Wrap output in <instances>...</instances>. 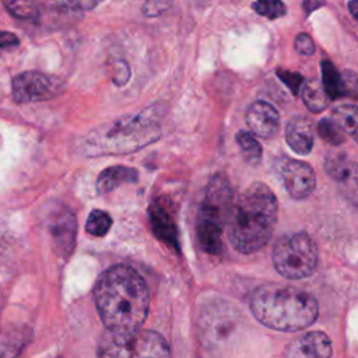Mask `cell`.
<instances>
[{
  "instance_id": "cell-1",
  "label": "cell",
  "mask_w": 358,
  "mask_h": 358,
  "mask_svg": "<svg viewBox=\"0 0 358 358\" xmlns=\"http://www.w3.org/2000/svg\"><path fill=\"white\" fill-rule=\"evenodd\" d=\"M94 301L106 330L126 333L140 329L144 323L150 308V292L134 268L119 264L98 277Z\"/></svg>"
},
{
  "instance_id": "cell-2",
  "label": "cell",
  "mask_w": 358,
  "mask_h": 358,
  "mask_svg": "<svg viewBox=\"0 0 358 358\" xmlns=\"http://www.w3.org/2000/svg\"><path fill=\"white\" fill-rule=\"evenodd\" d=\"M278 217V203L273 190L255 182L234 201L228 220V239L243 255L262 249L273 235Z\"/></svg>"
},
{
  "instance_id": "cell-3",
  "label": "cell",
  "mask_w": 358,
  "mask_h": 358,
  "mask_svg": "<svg viewBox=\"0 0 358 358\" xmlns=\"http://www.w3.org/2000/svg\"><path fill=\"white\" fill-rule=\"evenodd\" d=\"M249 308L263 326L289 333L309 327L319 313V305L310 294L275 282L259 285L250 295Z\"/></svg>"
},
{
  "instance_id": "cell-4",
  "label": "cell",
  "mask_w": 358,
  "mask_h": 358,
  "mask_svg": "<svg viewBox=\"0 0 358 358\" xmlns=\"http://www.w3.org/2000/svg\"><path fill=\"white\" fill-rule=\"evenodd\" d=\"M159 136V124L151 115L143 112L91 133L85 138V151L88 155L131 152L155 141Z\"/></svg>"
},
{
  "instance_id": "cell-5",
  "label": "cell",
  "mask_w": 358,
  "mask_h": 358,
  "mask_svg": "<svg viewBox=\"0 0 358 358\" xmlns=\"http://www.w3.org/2000/svg\"><path fill=\"white\" fill-rule=\"evenodd\" d=\"M234 206V192L228 179L218 173L206 187L197 217V238L204 252L218 255L222 249V228L228 224Z\"/></svg>"
},
{
  "instance_id": "cell-6",
  "label": "cell",
  "mask_w": 358,
  "mask_h": 358,
  "mask_svg": "<svg viewBox=\"0 0 358 358\" xmlns=\"http://www.w3.org/2000/svg\"><path fill=\"white\" fill-rule=\"evenodd\" d=\"M319 252L308 232L287 234L273 249V264L277 273L288 280H302L313 274Z\"/></svg>"
},
{
  "instance_id": "cell-7",
  "label": "cell",
  "mask_w": 358,
  "mask_h": 358,
  "mask_svg": "<svg viewBox=\"0 0 358 358\" xmlns=\"http://www.w3.org/2000/svg\"><path fill=\"white\" fill-rule=\"evenodd\" d=\"M99 357H169L166 340L152 330H133L126 333L106 331L98 345Z\"/></svg>"
},
{
  "instance_id": "cell-8",
  "label": "cell",
  "mask_w": 358,
  "mask_h": 358,
  "mask_svg": "<svg viewBox=\"0 0 358 358\" xmlns=\"http://www.w3.org/2000/svg\"><path fill=\"white\" fill-rule=\"evenodd\" d=\"M239 324V312L227 302H214L200 316L201 336L210 345L225 344Z\"/></svg>"
},
{
  "instance_id": "cell-9",
  "label": "cell",
  "mask_w": 358,
  "mask_h": 358,
  "mask_svg": "<svg viewBox=\"0 0 358 358\" xmlns=\"http://www.w3.org/2000/svg\"><path fill=\"white\" fill-rule=\"evenodd\" d=\"M62 91L63 83L60 78L41 71H24L13 80V95L18 103L48 101Z\"/></svg>"
},
{
  "instance_id": "cell-10",
  "label": "cell",
  "mask_w": 358,
  "mask_h": 358,
  "mask_svg": "<svg viewBox=\"0 0 358 358\" xmlns=\"http://www.w3.org/2000/svg\"><path fill=\"white\" fill-rule=\"evenodd\" d=\"M274 169L288 194L295 200L306 199L316 187L315 171L305 161L278 157L274 159Z\"/></svg>"
},
{
  "instance_id": "cell-11",
  "label": "cell",
  "mask_w": 358,
  "mask_h": 358,
  "mask_svg": "<svg viewBox=\"0 0 358 358\" xmlns=\"http://www.w3.org/2000/svg\"><path fill=\"white\" fill-rule=\"evenodd\" d=\"M250 131L262 138H273L280 129V115L277 109L266 101H255L245 115Z\"/></svg>"
},
{
  "instance_id": "cell-12",
  "label": "cell",
  "mask_w": 358,
  "mask_h": 358,
  "mask_svg": "<svg viewBox=\"0 0 358 358\" xmlns=\"http://www.w3.org/2000/svg\"><path fill=\"white\" fill-rule=\"evenodd\" d=\"M331 354V341L323 331L305 333L294 338L284 351V355L291 358H329Z\"/></svg>"
},
{
  "instance_id": "cell-13",
  "label": "cell",
  "mask_w": 358,
  "mask_h": 358,
  "mask_svg": "<svg viewBox=\"0 0 358 358\" xmlns=\"http://www.w3.org/2000/svg\"><path fill=\"white\" fill-rule=\"evenodd\" d=\"M327 173L341 185L347 197L358 206V164L343 157H330L324 162Z\"/></svg>"
},
{
  "instance_id": "cell-14",
  "label": "cell",
  "mask_w": 358,
  "mask_h": 358,
  "mask_svg": "<svg viewBox=\"0 0 358 358\" xmlns=\"http://www.w3.org/2000/svg\"><path fill=\"white\" fill-rule=\"evenodd\" d=\"M150 221L152 232L168 246L179 250V234L172 214L168 211L162 199L150 206Z\"/></svg>"
},
{
  "instance_id": "cell-15",
  "label": "cell",
  "mask_w": 358,
  "mask_h": 358,
  "mask_svg": "<svg viewBox=\"0 0 358 358\" xmlns=\"http://www.w3.org/2000/svg\"><path fill=\"white\" fill-rule=\"evenodd\" d=\"M76 232L77 222L74 214L69 210H62L60 213H57L50 224V234L53 238L55 249L60 256L66 257L74 249Z\"/></svg>"
},
{
  "instance_id": "cell-16",
  "label": "cell",
  "mask_w": 358,
  "mask_h": 358,
  "mask_svg": "<svg viewBox=\"0 0 358 358\" xmlns=\"http://www.w3.org/2000/svg\"><path fill=\"white\" fill-rule=\"evenodd\" d=\"M285 140L295 154H309L313 147V129L309 119L303 116L292 117L285 127Z\"/></svg>"
},
{
  "instance_id": "cell-17",
  "label": "cell",
  "mask_w": 358,
  "mask_h": 358,
  "mask_svg": "<svg viewBox=\"0 0 358 358\" xmlns=\"http://www.w3.org/2000/svg\"><path fill=\"white\" fill-rule=\"evenodd\" d=\"M138 173L134 168L124 165H115L103 169L96 179V190L99 193H109L124 183L137 182Z\"/></svg>"
},
{
  "instance_id": "cell-18",
  "label": "cell",
  "mask_w": 358,
  "mask_h": 358,
  "mask_svg": "<svg viewBox=\"0 0 358 358\" xmlns=\"http://www.w3.org/2000/svg\"><path fill=\"white\" fill-rule=\"evenodd\" d=\"M301 96L306 108L313 113H320L329 106L330 96L316 80H306L301 87Z\"/></svg>"
},
{
  "instance_id": "cell-19",
  "label": "cell",
  "mask_w": 358,
  "mask_h": 358,
  "mask_svg": "<svg viewBox=\"0 0 358 358\" xmlns=\"http://www.w3.org/2000/svg\"><path fill=\"white\" fill-rule=\"evenodd\" d=\"M331 117L341 126L352 140L358 143V106L351 103H343L333 109Z\"/></svg>"
},
{
  "instance_id": "cell-20",
  "label": "cell",
  "mask_w": 358,
  "mask_h": 358,
  "mask_svg": "<svg viewBox=\"0 0 358 358\" xmlns=\"http://www.w3.org/2000/svg\"><path fill=\"white\" fill-rule=\"evenodd\" d=\"M322 84L330 99H337L347 95L343 76L337 71L334 64L330 60L322 62Z\"/></svg>"
},
{
  "instance_id": "cell-21",
  "label": "cell",
  "mask_w": 358,
  "mask_h": 358,
  "mask_svg": "<svg viewBox=\"0 0 358 358\" xmlns=\"http://www.w3.org/2000/svg\"><path fill=\"white\" fill-rule=\"evenodd\" d=\"M236 143L239 145V150L245 158V161L252 165V166H257L262 161V145L255 138V134L241 130L236 133Z\"/></svg>"
},
{
  "instance_id": "cell-22",
  "label": "cell",
  "mask_w": 358,
  "mask_h": 358,
  "mask_svg": "<svg viewBox=\"0 0 358 358\" xmlns=\"http://www.w3.org/2000/svg\"><path fill=\"white\" fill-rule=\"evenodd\" d=\"M8 14L20 20H34L39 17L41 8L36 0H1Z\"/></svg>"
},
{
  "instance_id": "cell-23",
  "label": "cell",
  "mask_w": 358,
  "mask_h": 358,
  "mask_svg": "<svg viewBox=\"0 0 358 358\" xmlns=\"http://www.w3.org/2000/svg\"><path fill=\"white\" fill-rule=\"evenodd\" d=\"M112 227V217L103 210H92L87 218L85 231L94 236H103Z\"/></svg>"
},
{
  "instance_id": "cell-24",
  "label": "cell",
  "mask_w": 358,
  "mask_h": 358,
  "mask_svg": "<svg viewBox=\"0 0 358 358\" xmlns=\"http://www.w3.org/2000/svg\"><path fill=\"white\" fill-rule=\"evenodd\" d=\"M319 136L330 143L331 145H340L344 141V130L341 126L331 117V119H322L317 124Z\"/></svg>"
},
{
  "instance_id": "cell-25",
  "label": "cell",
  "mask_w": 358,
  "mask_h": 358,
  "mask_svg": "<svg viewBox=\"0 0 358 358\" xmlns=\"http://www.w3.org/2000/svg\"><path fill=\"white\" fill-rule=\"evenodd\" d=\"M252 8L262 17L268 20H277L284 17L287 13V7L282 0H256L252 4Z\"/></svg>"
},
{
  "instance_id": "cell-26",
  "label": "cell",
  "mask_w": 358,
  "mask_h": 358,
  "mask_svg": "<svg viewBox=\"0 0 358 358\" xmlns=\"http://www.w3.org/2000/svg\"><path fill=\"white\" fill-rule=\"evenodd\" d=\"M172 6V0H145L143 6V14L145 17H158L168 11Z\"/></svg>"
},
{
  "instance_id": "cell-27",
  "label": "cell",
  "mask_w": 358,
  "mask_h": 358,
  "mask_svg": "<svg viewBox=\"0 0 358 358\" xmlns=\"http://www.w3.org/2000/svg\"><path fill=\"white\" fill-rule=\"evenodd\" d=\"M295 49L299 55L310 56L315 53V43L313 39L308 34H299L295 38Z\"/></svg>"
},
{
  "instance_id": "cell-28",
  "label": "cell",
  "mask_w": 358,
  "mask_h": 358,
  "mask_svg": "<svg viewBox=\"0 0 358 358\" xmlns=\"http://www.w3.org/2000/svg\"><path fill=\"white\" fill-rule=\"evenodd\" d=\"M277 74H278V77H280L294 92H296L298 90H301V87H302V84H303V80H302V77H301L299 74H296V73H289V71H282V70H278Z\"/></svg>"
},
{
  "instance_id": "cell-29",
  "label": "cell",
  "mask_w": 358,
  "mask_h": 358,
  "mask_svg": "<svg viewBox=\"0 0 358 358\" xmlns=\"http://www.w3.org/2000/svg\"><path fill=\"white\" fill-rule=\"evenodd\" d=\"M130 76V70H129V66L126 64V62L123 60H117L116 64H115V74H113V81L119 85L124 84L127 81Z\"/></svg>"
},
{
  "instance_id": "cell-30",
  "label": "cell",
  "mask_w": 358,
  "mask_h": 358,
  "mask_svg": "<svg viewBox=\"0 0 358 358\" xmlns=\"http://www.w3.org/2000/svg\"><path fill=\"white\" fill-rule=\"evenodd\" d=\"M20 39L17 35L8 31H0V48L1 49H11L18 46Z\"/></svg>"
},
{
  "instance_id": "cell-31",
  "label": "cell",
  "mask_w": 358,
  "mask_h": 358,
  "mask_svg": "<svg viewBox=\"0 0 358 358\" xmlns=\"http://www.w3.org/2000/svg\"><path fill=\"white\" fill-rule=\"evenodd\" d=\"M70 1L78 10H92L98 7L103 0H70Z\"/></svg>"
},
{
  "instance_id": "cell-32",
  "label": "cell",
  "mask_w": 358,
  "mask_h": 358,
  "mask_svg": "<svg viewBox=\"0 0 358 358\" xmlns=\"http://www.w3.org/2000/svg\"><path fill=\"white\" fill-rule=\"evenodd\" d=\"M302 7L305 8L306 14H310L313 10L320 7V3L317 0H303L302 1Z\"/></svg>"
},
{
  "instance_id": "cell-33",
  "label": "cell",
  "mask_w": 358,
  "mask_h": 358,
  "mask_svg": "<svg viewBox=\"0 0 358 358\" xmlns=\"http://www.w3.org/2000/svg\"><path fill=\"white\" fill-rule=\"evenodd\" d=\"M348 10L352 14V17L358 21V0H350L348 1Z\"/></svg>"
}]
</instances>
